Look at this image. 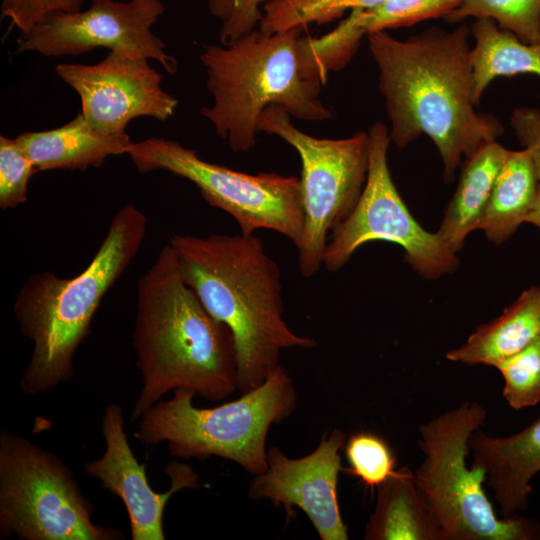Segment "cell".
<instances>
[{"instance_id": "4fadbf2b", "label": "cell", "mask_w": 540, "mask_h": 540, "mask_svg": "<svg viewBox=\"0 0 540 540\" xmlns=\"http://www.w3.org/2000/svg\"><path fill=\"white\" fill-rule=\"evenodd\" d=\"M55 71L79 95L84 119L106 133H126L129 122L138 117L166 121L178 106L146 58L109 51L96 64L62 63Z\"/></svg>"}, {"instance_id": "3957f363", "label": "cell", "mask_w": 540, "mask_h": 540, "mask_svg": "<svg viewBox=\"0 0 540 540\" xmlns=\"http://www.w3.org/2000/svg\"><path fill=\"white\" fill-rule=\"evenodd\" d=\"M169 243L183 280L233 335L241 394L269 377L283 350L317 346L285 322L281 272L257 236L174 234Z\"/></svg>"}, {"instance_id": "484cf974", "label": "cell", "mask_w": 540, "mask_h": 540, "mask_svg": "<svg viewBox=\"0 0 540 540\" xmlns=\"http://www.w3.org/2000/svg\"><path fill=\"white\" fill-rule=\"evenodd\" d=\"M462 0H387L369 10L357 9V23L364 32L409 27L419 22L445 18Z\"/></svg>"}, {"instance_id": "d6986e66", "label": "cell", "mask_w": 540, "mask_h": 540, "mask_svg": "<svg viewBox=\"0 0 540 540\" xmlns=\"http://www.w3.org/2000/svg\"><path fill=\"white\" fill-rule=\"evenodd\" d=\"M508 151L492 141L465 159L455 193L436 232L453 254L457 255L467 236L478 230Z\"/></svg>"}, {"instance_id": "30bf717a", "label": "cell", "mask_w": 540, "mask_h": 540, "mask_svg": "<svg viewBox=\"0 0 540 540\" xmlns=\"http://www.w3.org/2000/svg\"><path fill=\"white\" fill-rule=\"evenodd\" d=\"M127 154L140 173L162 170L192 182L209 205L235 219L242 234L273 230L298 246L304 226L300 178L236 171L165 138L133 142Z\"/></svg>"}, {"instance_id": "f1b7e54d", "label": "cell", "mask_w": 540, "mask_h": 540, "mask_svg": "<svg viewBox=\"0 0 540 540\" xmlns=\"http://www.w3.org/2000/svg\"><path fill=\"white\" fill-rule=\"evenodd\" d=\"M210 14L220 21L219 41L229 45L259 28L261 7L270 0H206Z\"/></svg>"}, {"instance_id": "cb8c5ba5", "label": "cell", "mask_w": 540, "mask_h": 540, "mask_svg": "<svg viewBox=\"0 0 540 540\" xmlns=\"http://www.w3.org/2000/svg\"><path fill=\"white\" fill-rule=\"evenodd\" d=\"M467 18L491 19L527 44L540 41V0H462L444 20L458 23Z\"/></svg>"}, {"instance_id": "83f0119b", "label": "cell", "mask_w": 540, "mask_h": 540, "mask_svg": "<svg viewBox=\"0 0 540 540\" xmlns=\"http://www.w3.org/2000/svg\"><path fill=\"white\" fill-rule=\"evenodd\" d=\"M37 173L16 138L0 136V208H15L27 201L28 183Z\"/></svg>"}, {"instance_id": "44dd1931", "label": "cell", "mask_w": 540, "mask_h": 540, "mask_svg": "<svg viewBox=\"0 0 540 540\" xmlns=\"http://www.w3.org/2000/svg\"><path fill=\"white\" fill-rule=\"evenodd\" d=\"M539 198L537 175L526 150H509L478 229L495 245L510 238Z\"/></svg>"}, {"instance_id": "f546056e", "label": "cell", "mask_w": 540, "mask_h": 540, "mask_svg": "<svg viewBox=\"0 0 540 540\" xmlns=\"http://www.w3.org/2000/svg\"><path fill=\"white\" fill-rule=\"evenodd\" d=\"M85 0H1V18L21 31L29 32L50 15L57 12L82 10Z\"/></svg>"}, {"instance_id": "277c9868", "label": "cell", "mask_w": 540, "mask_h": 540, "mask_svg": "<svg viewBox=\"0 0 540 540\" xmlns=\"http://www.w3.org/2000/svg\"><path fill=\"white\" fill-rule=\"evenodd\" d=\"M304 29L270 34L258 28L229 45H201L199 59L213 103L200 114L233 152L255 147L259 117L269 106L299 120L333 117L319 98L330 71L325 44L322 36H304Z\"/></svg>"}, {"instance_id": "603a6c76", "label": "cell", "mask_w": 540, "mask_h": 540, "mask_svg": "<svg viewBox=\"0 0 540 540\" xmlns=\"http://www.w3.org/2000/svg\"><path fill=\"white\" fill-rule=\"evenodd\" d=\"M387 0H270L263 7L259 29L266 33L286 31L310 23L325 24L346 11L373 9Z\"/></svg>"}, {"instance_id": "d4e9b609", "label": "cell", "mask_w": 540, "mask_h": 540, "mask_svg": "<svg viewBox=\"0 0 540 540\" xmlns=\"http://www.w3.org/2000/svg\"><path fill=\"white\" fill-rule=\"evenodd\" d=\"M344 453L350 475L372 492L396 473V457L388 442L376 433L358 431L346 439Z\"/></svg>"}, {"instance_id": "ffe728a7", "label": "cell", "mask_w": 540, "mask_h": 540, "mask_svg": "<svg viewBox=\"0 0 540 540\" xmlns=\"http://www.w3.org/2000/svg\"><path fill=\"white\" fill-rule=\"evenodd\" d=\"M376 491L364 539L443 540L441 528L416 487L410 468L398 469Z\"/></svg>"}, {"instance_id": "7c38bea8", "label": "cell", "mask_w": 540, "mask_h": 540, "mask_svg": "<svg viewBox=\"0 0 540 540\" xmlns=\"http://www.w3.org/2000/svg\"><path fill=\"white\" fill-rule=\"evenodd\" d=\"M161 0H91L87 9L57 12L17 40L16 53L37 52L45 57L80 55L107 48L130 57L159 62L169 74L177 71L174 57L152 26L164 13Z\"/></svg>"}, {"instance_id": "5bb4252c", "label": "cell", "mask_w": 540, "mask_h": 540, "mask_svg": "<svg viewBox=\"0 0 540 540\" xmlns=\"http://www.w3.org/2000/svg\"><path fill=\"white\" fill-rule=\"evenodd\" d=\"M345 442V433L334 428L323 434L314 451L301 458H289L278 447L268 448L266 470L250 482L249 498L283 507L287 520L295 516L294 508L301 509L321 540H348L337 494L338 476L344 470L340 451Z\"/></svg>"}, {"instance_id": "9c48e42d", "label": "cell", "mask_w": 540, "mask_h": 540, "mask_svg": "<svg viewBox=\"0 0 540 540\" xmlns=\"http://www.w3.org/2000/svg\"><path fill=\"white\" fill-rule=\"evenodd\" d=\"M257 129L280 137L299 154L304 226L296 248L300 273L311 277L323 265L328 233L349 216L363 192L369 169V133L316 138L295 127L290 114L278 106L261 113Z\"/></svg>"}, {"instance_id": "5b68a950", "label": "cell", "mask_w": 540, "mask_h": 540, "mask_svg": "<svg viewBox=\"0 0 540 540\" xmlns=\"http://www.w3.org/2000/svg\"><path fill=\"white\" fill-rule=\"evenodd\" d=\"M147 223L137 206L126 204L80 274L67 279L43 271L22 285L13 311L21 333L33 343L19 381L25 394H40L72 379L75 352L89 335L102 298L139 251Z\"/></svg>"}, {"instance_id": "4dcf8cb0", "label": "cell", "mask_w": 540, "mask_h": 540, "mask_svg": "<svg viewBox=\"0 0 540 540\" xmlns=\"http://www.w3.org/2000/svg\"><path fill=\"white\" fill-rule=\"evenodd\" d=\"M510 126L518 142L531 158L538 179L540 198V109L516 108L511 113Z\"/></svg>"}, {"instance_id": "ac0fdd59", "label": "cell", "mask_w": 540, "mask_h": 540, "mask_svg": "<svg viewBox=\"0 0 540 540\" xmlns=\"http://www.w3.org/2000/svg\"><path fill=\"white\" fill-rule=\"evenodd\" d=\"M540 338V286H532L503 313L479 325L446 358L466 365H496Z\"/></svg>"}, {"instance_id": "8992f818", "label": "cell", "mask_w": 540, "mask_h": 540, "mask_svg": "<svg viewBox=\"0 0 540 540\" xmlns=\"http://www.w3.org/2000/svg\"><path fill=\"white\" fill-rule=\"evenodd\" d=\"M194 392L174 390L169 400H159L140 418L134 437L146 445L167 443L171 456L230 460L259 475L266 470L267 435L272 425L289 418L297 406L295 385L279 365L256 388L217 407L193 405Z\"/></svg>"}, {"instance_id": "8fae6325", "label": "cell", "mask_w": 540, "mask_h": 540, "mask_svg": "<svg viewBox=\"0 0 540 540\" xmlns=\"http://www.w3.org/2000/svg\"><path fill=\"white\" fill-rule=\"evenodd\" d=\"M368 133L366 184L353 211L333 229L323 266L336 272L364 244L386 241L401 246L407 263L425 279L453 272L459 263L456 254L447 249L436 232L427 231L414 219L393 182L387 161L391 143L388 126L377 121Z\"/></svg>"}, {"instance_id": "2e32d148", "label": "cell", "mask_w": 540, "mask_h": 540, "mask_svg": "<svg viewBox=\"0 0 540 540\" xmlns=\"http://www.w3.org/2000/svg\"><path fill=\"white\" fill-rule=\"evenodd\" d=\"M472 466L486 473L504 517L527 509L532 478L540 471V418L505 437H493L480 429L469 440Z\"/></svg>"}, {"instance_id": "7a4b0ae2", "label": "cell", "mask_w": 540, "mask_h": 540, "mask_svg": "<svg viewBox=\"0 0 540 540\" xmlns=\"http://www.w3.org/2000/svg\"><path fill=\"white\" fill-rule=\"evenodd\" d=\"M132 345L142 388L131 421L171 390L187 389L208 401L238 390L233 335L183 280L169 242L138 280Z\"/></svg>"}, {"instance_id": "52a82bcc", "label": "cell", "mask_w": 540, "mask_h": 540, "mask_svg": "<svg viewBox=\"0 0 540 540\" xmlns=\"http://www.w3.org/2000/svg\"><path fill=\"white\" fill-rule=\"evenodd\" d=\"M487 418L476 401L462 402L418 427L423 461L413 480L443 540H540V523L514 514L498 518L483 483V468L467 465L469 440Z\"/></svg>"}, {"instance_id": "ba28073f", "label": "cell", "mask_w": 540, "mask_h": 540, "mask_svg": "<svg viewBox=\"0 0 540 540\" xmlns=\"http://www.w3.org/2000/svg\"><path fill=\"white\" fill-rule=\"evenodd\" d=\"M93 507L69 467L23 436L0 433V536L20 540H119L92 521Z\"/></svg>"}, {"instance_id": "6da1fadb", "label": "cell", "mask_w": 540, "mask_h": 540, "mask_svg": "<svg viewBox=\"0 0 540 540\" xmlns=\"http://www.w3.org/2000/svg\"><path fill=\"white\" fill-rule=\"evenodd\" d=\"M470 36L466 24L452 31L431 27L405 40L386 31L366 34L391 142L403 149L426 135L441 157L446 183L462 158L497 141L505 130L495 116L475 108Z\"/></svg>"}, {"instance_id": "e0dca14e", "label": "cell", "mask_w": 540, "mask_h": 540, "mask_svg": "<svg viewBox=\"0 0 540 540\" xmlns=\"http://www.w3.org/2000/svg\"><path fill=\"white\" fill-rule=\"evenodd\" d=\"M16 139L37 172L100 167L109 156L127 154L133 143L127 132L111 134L98 130L81 113L63 126L26 131Z\"/></svg>"}, {"instance_id": "7402d4cb", "label": "cell", "mask_w": 540, "mask_h": 540, "mask_svg": "<svg viewBox=\"0 0 540 540\" xmlns=\"http://www.w3.org/2000/svg\"><path fill=\"white\" fill-rule=\"evenodd\" d=\"M474 45L470 50L473 72V101L477 106L490 83L499 77L531 73L540 78V41L527 44L512 32L487 18L474 19L470 26Z\"/></svg>"}, {"instance_id": "1f68e13d", "label": "cell", "mask_w": 540, "mask_h": 540, "mask_svg": "<svg viewBox=\"0 0 540 540\" xmlns=\"http://www.w3.org/2000/svg\"><path fill=\"white\" fill-rule=\"evenodd\" d=\"M527 223H531L540 229V198H538L533 209L526 218Z\"/></svg>"}, {"instance_id": "9a60e30c", "label": "cell", "mask_w": 540, "mask_h": 540, "mask_svg": "<svg viewBox=\"0 0 540 540\" xmlns=\"http://www.w3.org/2000/svg\"><path fill=\"white\" fill-rule=\"evenodd\" d=\"M105 440L103 455L83 464L84 473L99 480L102 487L123 502L130 523L132 540H165L163 515L168 500L176 492L199 487V475L178 460L164 468L170 479L167 491L158 493L149 485L145 464L136 459L125 431L123 409L106 406L102 416Z\"/></svg>"}, {"instance_id": "4316f807", "label": "cell", "mask_w": 540, "mask_h": 540, "mask_svg": "<svg viewBox=\"0 0 540 540\" xmlns=\"http://www.w3.org/2000/svg\"><path fill=\"white\" fill-rule=\"evenodd\" d=\"M495 368L504 381L502 395L512 409L522 410L540 402V338Z\"/></svg>"}]
</instances>
